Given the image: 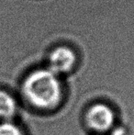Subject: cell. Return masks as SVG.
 I'll return each mask as SVG.
<instances>
[{
    "label": "cell",
    "instance_id": "obj_2",
    "mask_svg": "<svg viewBox=\"0 0 134 135\" xmlns=\"http://www.w3.org/2000/svg\"><path fill=\"white\" fill-rule=\"evenodd\" d=\"M88 126L97 132H107L115 123V113L107 105L97 103L93 105L86 113Z\"/></svg>",
    "mask_w": 134,
    "mask_h": 135
},
{
    "label": "cell",
    "instance_id": "obj_5",
    "mask_svg": "<svg viewBox=\"0 0 134 135\" xmlns=\"http://www.w3.org/2000/svg\"><path fill=\"white\" fill-rule=\"evenodd\" d=\"M0 135H23V132L17 124L10 120L0 121Z\"/></svg>",
    "mask_w": 134,
    "mask_h": 135
},
{
    "label": "cell",
    "instance_id": "obj_3",
    "mask_svg": "<svg viewBox=\"0 0 134 135\" xmlns=\"http://www.w3.org/2000/svg\"><path fill=\"white\" fill-rule=\"evenodd\" d=\"M76 62V56L72 49L59 46L51 52L48 58V69L56 75L65 74L72 70Z\"/></svg>",
    "mask_w": 134,
    "mask_h": 135
},
{
    "label": "cell",
    "instance_id": "obj_1",
    "mask_svg": "<svg viewBox=\"0 0 134 135\" xmlns=\"http://www.w3.org/2000/svg\"><path fill=\"white\" fill-rule=\"evenodd\" d=\"M22 91L26 99L39 108L54 107L62 97V85L58 75L48 68L31 72L23 82Z\"/></svg>",
    "mask_w": 134,
    "mask_h": 135
},
{
    "label": "cell",
    "instance_id": "obj_4",
    "mask_svg": "<svg viewBox=\"0 0 134 135\" xmlns=\"http://www.w3.org/2000/svg\"><path fill=\"white\" fill-rule=\"evenodd\" d=\"M18 110V104L15 98L5 90L0 89V119L10 120Z\"/></svg>",
    "mask_w": 134,
    "mask_h": 135
}]
</instances>
